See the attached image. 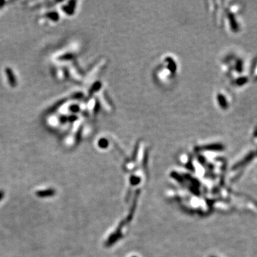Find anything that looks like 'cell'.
I'll list each match as a JSON object with an SVG mask.
<instances>
[{
	"mask_svg": "<svg viewBox=\"0 0 257 257\" xmlns=\"http://www.w3.org/2000/svg\"><path fill=\"white\" fill-rule=\"evenodd\" d=\"M5 73L6 74V77H7L9 84H10L12 87H15V86H17V80L12 69L10 67L5 68Z\"/></svg>",
	"mask_w": 257,
	"mask_h": 257,
	"instance_id": "cell-2",
	"label": "cell"
},
{
	"mask_svg": "<svg viewBox=\"0 0 257 257\" xmlns=\"http://www.w3.org/2000/svg\"><path fill=\"white\" fill-rule=\"evenodd\" d=\"M4 192L2 191V190H0V201L2 200V199L4 198Z\"/></svg>",
	"mask_w": 257,
	"mask_h": 257,
	"instance_id": "cell-4",
	"label": "cell"
},
{
	"mask_svg": "<svg viewBox=\"0 0 257 257\" xmlns=\"http://www.w3.org/2000/svg\"><path fill=\"white\" fill-rule=\"evenodd\" d=\"M253 157H254V154H253V153H251V154H249L247 157H246V158L244 159H243V160L242 161H241V162H239L238 164L236 165V167H235V169H236V168H238L239 167H241V165H243V164H245L249 163V161L251 160Z\"/></svg>",
	"mask_w": 257,
	"mask_h": 257,
	"instance_id": "cell-3",
	"label": "cell"
},
{
	"mask_svg": "<svg viewBox=\"0 0 257 257\" xmlns=\"http://www.w3.org/2000/svg\"><path fill=\"white\" fill-rule=\"evenodd\" d=\"M56 194V191L52 188L49 189L39 190L36 192V196L39 198H48V197L54 196Z\"/></svg>",
	"mask_w": 257,
	"mask_h": 257,
	"instance_id": "cell-1",
	"label": "cell"
}]
</instances>
